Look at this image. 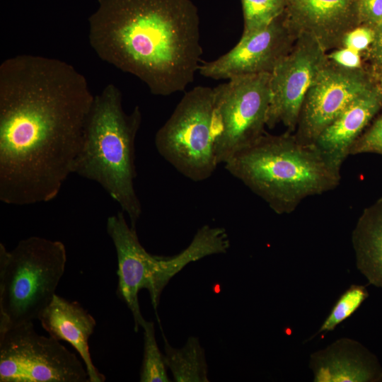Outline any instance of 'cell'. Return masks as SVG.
<instances>
[{
	"mask_svg": "<svg viewBox=\"0 0 382 382\" xmlns=\"http://www.w3.org/2000/svg\"><path fill=\"white\" fill-rule=\"evenodd\" d=\"M95 95L59 59L18 54L0 64V199L47 202L73 174Z\"/></svg>",
	"mask_w": 382,
	"mask_h": 382,
	"instance_id": "cell-1",
	"label": "cell"
},
{
	"mask_svg": "<svg viewBox=\"0 0 382 382\" xmlns=\"http://www.w3.org/2000/svg\"><path fill=\"white\" fill-rule=\"evenodd\" d=\"M88 18L97 56L151 93L183 92L202 63L199 17L191 0H98Z\"/></svg>",
	"mask_w": 382,
	"mask_h": 382,
	"instance_id": "cell-2",
	"label": "cell"
},
{
	"mask_svg": "<svg viewBox=\"0 0 382 382\" xmlns=\"http://www.w3.org/2000/svg\"><path fill=\"white\" fill-rule=\"evenodd\" d=\"M224 165L278 214H290L306 198L335 189L341 180L340 170L313 144L289 132L265 133Z\"/></svg>",
	"mask_w": 382,
	"mask_h": 382,
	"instance_id": "cell-3",
	"label": "cell"
},
{
	"mask_svg": "<svg viewBox=\"0 0 382 382\" xmlns=\"http://www.w3.org/2000/svg\"><path fill=\"white\" fill-rule=\"evenodd\" d=\"M136 106L127 113L122 93L113 83L95 95L73 173L94 181L127 214L135 228L141 205L134 188L135 140L141 123Z\"/></svg>",
	"mask_w": 382,
	"mask_h": 382,
	"instance_id": "cell-4",
	"label": "cell"
},
{
	"mask_svg": "<svg viewBox=\"0 0 382 382\" xmlns=\"http://www.w3.org/2000/svg\"><path fill=\"white\" fill-rule=\"evenodd\" d=\"M66 262L59 241L30 236L11 250L0 243V334L38 319L56 294Z\"/></svg>",
	"mask_w": 382,
	"mask_h": 382,
	"instance_id": "cell-5",
	"label": "cell"
},
{
	"mask_svg": "<svg viewBox=\"0 0 382 382\" xmlns=\"http://www.w3.org/2000/svg\"><path fill=\"white\" fill-rule=\"evenodd\" d=\"M213 88L198 86L186 92L156 132L159 154L193 181L209 178L219 165L215 152Z\"/></svg>",
	"mask_w": 382,
	"mask_h": 382,
	"instance_id": "cell-6",
	"label": "cell"
},
{
	"mask_svg": "<svg viewBox=\"0 0 382 382\" xmlns=\"http://www.w3.org/2000/svg\"><path fill=\"white\" fill-rule=\"evenodd\" d=\"M270 74L238 76L213 88L219 164H224L265 133L271 99Z\"/></svg>",
	"mask_w": 382,
	"mask_h": 382,
	"instance_id": "cell-7",
	"label": "cell"
},
{
	"mask_svg": "<svg viewBox=\"0 0 382 382\" xmlns=\"http://www.w3.org/2000/svg\"><path fill=\"white\" fill-rule=\"evenodd\" d=\"M1 382H89L76 355L33 323L0 334Z\"/></svg>",
	"mask_w": 382,
	"mask_h": 382,
	"instance_id": "cell-8",
	"label": "cell"
},
{
	"mask_svg": "<svg viewBox=\"0 0 382 382\" xmlns=\"http://www.w3.org/2000/svg\"><path fill=\"white\" fill-rule=\"evenodd\" d=\"M325 52L311 36L303 33L296 35L294 46L270 74L267 127L282 123L289 132L296 129L306 95L328 60Z\"/></svg>",
	"mask_w": 382,
	"mask_h": 382,
	"instance_id": "cell-9",
	"label": "cell"
},
{
	"mask_svg": "<svg viewBox=\"0 0 382 382\" xmlns=\"http://www.w3.org/2000/svg\"><path fill=\"white\" fill-rule=\"evenodd\" d=\"M374 85L361 68L343 67L328 59L306 95L296 126V138L304 144H313L350 103Z\"/></svg>",
	"mask_w": 382,
	"mask_h": 382,
	"instance_id": "cell-10",
	"label": "cell"
},
{
	"mask_svg": "<svg viewBox=\"0 0 382 382\" xmlns=\"http://www.w3.org/2000/svg\"><path fill=\"white\" fill-rule=\"evenodd\" d=\"M296 36L286 23L284 13L267 26L242 34L238 42L219 58L201 63L199 73L212 79L271 74L292 47Z\"/></svg>",
	"mask_w": 382,
	"mask_h": 382,
	"instance_id": "cell-11",
	"label": "cell"
},
{
	"mask_svg": "<svg viewBox=\"0 0 382 382\" xmlns=\"http://www.w3.org/2000/svg\"><path fill=\"white\" fill-rule=\"evenodd\" d=\"M107 233L112 239L117 257V294L131 311L134 330L145 320L141 313L138 294L141 289L150 291L157 255L148 253L138 238L136 228L128 225L123 212L108 217Z\"/></svg>",
	"mask_w": 382,
	"mask_h": 382,
	"instance_id": "cell-12",
	"label": "cell"
},
{
	"mask_svg": "<svg viewBox=\"0 0 382 382\" xmlns=\"http://www.w3.org/2000/svg\"><path fill=\"white\" fill-rule=\"evenodd\" d=\"M359 0H289L284 17L297 35L314 38L327 51L342 45L346 34L360 25Z\"/></svg>",
	"mask_w": 382,
	"mask_h": 382,
	"instance_id": "cell-13",
	"label": "cell"
},
{
	"mask_svg": "<svg viewBox=\"0 0 382 382\" xmlns=\"http://www.w3.org/2000/svg\"><path fill=\"white\" fill-rule=\"evenodd\" d=\"M382 108V88L372 86L356 98L318 137L313 144L340 170L361 132Z\"/></svg>",
	"mask_w": 382,
	"mask_h": 382,
	"instance_id": "cell-14",
	"label": "cell"
},
{
	"mask_svg": "<svg viewBox=\"0 0 382 382\" xmlns=\"http://www.w3.org/2000/svg\"><path fill=\"white\" fill-rule=\"evenodd\" d=\"M310 368L315 382L382 381V371L374 356L358 342L342 338L311 354Z\"/></svg>",
	"mask_w": 382,
	"mask_h": 382,
	"instance_id": "cell-15",
	"label": "cell"
},
{
	"mask_svg": "<svg viewBox=\"0 0 382 382\" xmlns=\"http://www.w3.org/2000/svg\"><path fill=\"white\" fill-rule=\"evenodd\" d=\"M50 336L69 342L79 354L86 368L89 382H103L105 377L94 366L88 340L94 331V318L76 301L55 294L38 319Z\"/></svg>",
	"mask_w": 382,
	"mask_h": 382,
	"instance_id": "cell-16",
	"label": "cell"
},
{
	"mask_svg": "<svg viewBox=\"0 0 382 382\" xmlns=\"http://www.w3.org/2000/svg\"><path fill=\"white\" fill-rule=\"evenodd\" d=\"M229 248L230 241L225 228L204 225L197 230L190 245L178 254L170 257L157 256L149 291L154 309L158 307L165 286L185 266L209 255L225 253Z\"/></svg>",
	"mask_w": 382,
	"mask_h": 382,
	"instance_id": "cell-17",
	"label": "cell"
},
{
	"mask_svg": "<svg viewBox=\"0 0 382 382\" xmlns=\"http://www.w3.org/2000/svg\"><path fill=\"white\" fill-rule=\"evenodd\" d=\"M352 242L357 269L370 284L382 288V197L363 210Z\"/></svg>",
	"mask_w": 382,
	"mask_h": 382,
	"instance_id": "cell-18",
	"label": "cell"
},
{
	"mask_svg": "<svg viewBox=\"0 0 382 382\" xmlns=\"http://www.w3.org/2000/svg\"><path fill=\"white\" fill-rule=\"evenodd\" d=\"M164 361L176 382H208V366L204 350L197 337H188L185 345L173 347L163 335Z\"/></svg>",
	"mask_w": 382,
	"mask_h": 382,
	"instance_id": "cell-19",
	"label": "cell"
},
{
	"mask_svg": "<svg viewBox=\"0 0 382 382\" xmlns=\"http://www.w3.org/2000/svg\"><path fill=\"white\" fill-rule=\"evenodd\" d=\"M141 327L144 332V355L140 371L141 382H169L166 365L155 337L154 324L144 320Z\"/></svg>",
	"mask_w": 382,
	"mask_h": 382,
	"instance_id": "cell-20",
	"label": "cell"
},
{
	"mask_svg": "<svg viewBox=\"0 0 382 382\" xmlns=\"http://www.w3.org/2000/svg\"><path fill=\"white\" fill-rule=\"evenodd\" d=\"M244 28L247 34L263 28L285 12L288 0H241Z\"/></svg>",
	"mask_w": 382,
	"mask_h": 382,
	"instance_id": "cell-21",
	"label": "cell"
},
{
	"mask_svg": "<svg viewBox=\"0 0 382 382\" xmlns=\"http://www.w3.org/2000/svg\"><path fill=\"white\" fill-rule=\"evenodd\" d=\"M364 286L352 284L335 302L327 318L312 339L320 333L333 330L339 324L350 317L368 297Z\"/></svg>",
	"mask_w": 382,
	"mask_h": 382,
	"instance_id": "cell-22",
	"label": "cell"
},
{
	"mask_svg": "<svg viewBox=\"0 0 382 382\" xmlns=\"http://www.w3.org/2000/svg\"><path fill=\"white\" fill-rule=\"evenodd\" d=\"M376 154L382 155V115L357 139L350 155Z\"/></svg>",
	"mask_w": 382,
	"mask_h": 382,
	"instance_id": "cell-23",
	"label": "cell"
},
{
	"mask_svg": "<svg viewBox=\"0 0 382 382\" xmlns=\"http://www.w3.org/2000/svg\"><path fill=\"white\" fill-rule=\"evenodd\" d=\"M374 36V28L359 25L346 34L342 45L359 52L370 47Z\"/></svg>",
	"mask_w": 382,
	"mask_h": 382,
	"instance_id": "cell-24",
	"label": "cell"
},
{
	"mask_svg": "<svg viewBox=\"0 0 382 382\" xmlns=\"http://www.w3.org/2000/svg\"><path fill=\"white\" fill-rule=\"evenodd\" d=\"M360 25L376 27L382 23V0H359Z\"/></svg>",
	"mask_w": 382,
	"mask_h": 382,
	"instance_id": "cell-25",
	"label": "cell"
},
{
	"mask_svg": "<svg viewBox=\"0 0 382 382\" xmlns=\"http://www.w3.org/2000/svg\"><path fill=\"white\" fill-rule=\"evenodd\" d=\"M328 59L343 67L349 69L361 68L359 52L352 49L344 47L335 50L328 56Z\"/></svg>",
	"mask_w": 382,
	"mask_h": 382,
	"instance_id": "cell-26",
	"label": "cell"
},
{
	"mask_svg": "<svg viewBox=\"0 0 382 382\" xmlns=\"http://www.w3.org/2000/svg\"><path fill=\"white\" fill-rule=\"evenodd\" d=\"M369 48L372 59L382 67V23L374 27V40Z\"/></svg>",
	"mask_w": 382,
	"mask_h": 382,
	"instance_id": "cell-27",
	"label": "cell"
},
{
	"mask_svg": "<svg viewBox=\"0 0 382 382\" xmlns=\"http://www.w3.org/2000/svg\"><path fill=\"white\" fill-rule=\"evenodd\" d=\"M381 74H380V80H381V88H382V67H381Z\"/></svg>",
	"mask_w": 382,
	"mask_h": 382,
	"instance_id": "cell-28",
	"label": "cell"
},
{
	"mask_svg": "<svg viewBox=\"0 0 382 382\" xmlns=\"http://www.w3.org/2000/svg\"><path fill=\"white\" fill-rule=\"evenodd\" d=\"M289 1V0H288Z\"/></svg>",
	"mask_w": 382,
	"mask_h": 382,
	"instance_id": "cell-29",
	"label": "cell"
}]
</instances>
